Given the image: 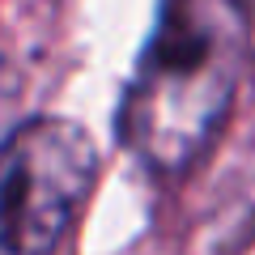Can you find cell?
<instances>
[{
	"label": "cell",
	"mask_w": 255,
	"mask_h": 255,
	"mask_svg": "<svg viewBox=\"0 0 255 255\" xmlns=\"http://www.w3.org/2000/svg\"><path fill=\"white\" fill-rule=\"evenodd\" d=\"M13 102V81H9V73H4V64H0V119H4V107Z\"/></svg>",
	"instance_id": "obj_3"
},
{
	"label": "cell",
	"mask_w": 255,
	"mask_h": 255,
	"mask_svg": "<svg viewBox=\"0 0 255 255\" xmlns=\"http://www.w3.org/2000/svg\"><path fill=\"white\" fill-rule=\"evenodd\" d=\"M98 145L77 119L38 115L0 140V255H60L94 191Z\"/></svg>",
	"instance_id": "obj_2"
},
{
	"label": "cell",
	"mask_w": 255,
	"mask_h": 255,
	"mask_svg": "<svg viewBox=\"0 0 255 255\" xmlns=\"http://www.w3.org/2000/svg\"><path fill=\"white\" fill-rule=\"evenodd\" d=\"M255 55L243 0H162L124 94L119 140L153 179H183L209 157Z\"/></svg>",
	"instance_id": "obj_1"
},
{
	"label": "cell",
	"mask_w": 255,
	"mask_h": 255,
	"mask_svg": "<svg viewBox=\"0 0 255 255\" xmlns=\"http://www.w3.org/2000/svg\"><path fill=\"white\" fill-rule=\"evenodd\" d=\"M243 9H247V21H251V43H255V0H243Z\"/></svg>",
	"instance_id": "obj_4"
}]
</instances>
